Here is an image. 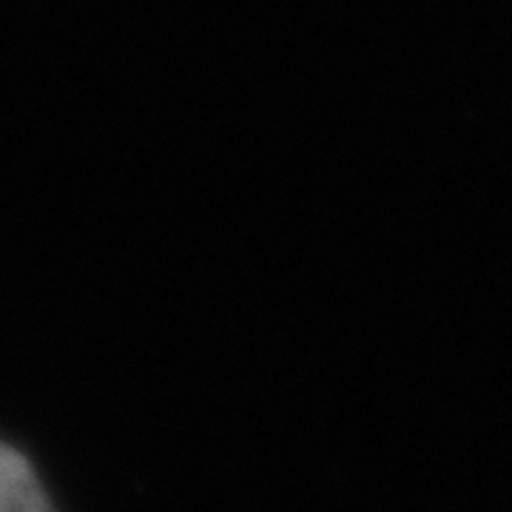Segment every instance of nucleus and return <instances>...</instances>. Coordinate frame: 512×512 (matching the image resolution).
<instances>
[{"mask_svg":"<svg viewBox=\"0 0 512 512\" xmlns=\"http://www.w3.org/2000/svg\"><path fill=\"white\" fill-rule=\"evenodd\" d=\"M0 512H55L32 464L0 441Z\"/></svg>","mask_w":512,"mask_h":512,"instance_id":"1","label":"nucleus"}]
</instances>
